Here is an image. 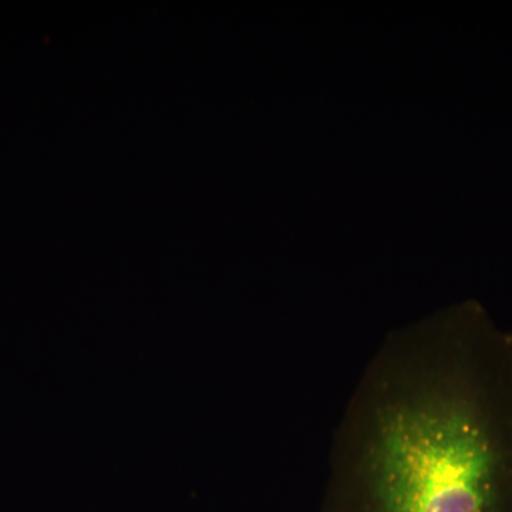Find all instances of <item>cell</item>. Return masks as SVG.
Here are the masks:
<instances>
[{
	"label": "cell",
	"mask_w": 512,
	"mask_h": 512,
	"mask_svg": "<svg viewBox=\"0 0 512 512\" xmlns=\"http://www.w3.org/2000/svg\"><path fill=\"white\" fill-rule=\"evenodd\" d=\"M319 512H512V335L467 308L390 336L340 419Z\"/></svg>",
	"instance_id": "1"
}]
</instances>
